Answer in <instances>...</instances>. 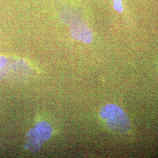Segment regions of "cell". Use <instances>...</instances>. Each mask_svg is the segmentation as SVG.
<instances>
[{"instance_id": "obj_2", "label": "cell", "mask_w": 158, "mask_h": 158, "mask_svg": "<svg viewBox=\"0 0 158 158\" xmlns=\"http://www.w3.org/2000/svg\"><path fill=\"white\" fill-rule=\"evenodd\" d=\"M64 22L70 24V32L73 39L84 43L91 42L93 40L91 32L80 19L73 16V19H64Z\"/></svg>"}, {"instance_id": "obj_5", "label": "cell", "mask_w": 158, "mask_h": 158, "mask_svg": "<svg viewBox=\"0 0 158 158\" xmlns=\"http://www.w3.org/2000/svg\"><path fill=\"white\" fill-rule=\"evenodd\" d=\"M7 69V59L6 57L0 56V81L4 79Z\"/></svg>"}, {"instance_id": "obj_7", "label": "cell", "mask_w": 158, "mask_h": 158, "mask_svg": "<svg viewBox=\"0 0 158 158\" xmlns=\"http://www.w3.org/2000/svg\"><path fill=\"white\" fill-rule=\"evenodd\" d=\"M114 2H121V0H112Z\"/></svg>"}, {"instance_id": "obj_4", "label": "cell", "mask_w": 158, "mask_h": 158, "mask_svg": "<svg viewBox=\"0 0 158 158\" xmlns=\"http://www.w3.org/2000/svg\"><path fill=\"white\" fill-rule=\"evenodd\" d=\"M34 129L42 143L48 141L52 135L51 125L45 121H40L37 123Z\"/></svg>"}, {"instance_id": "obj_6", "label": "cell", "mask_w": 158, "mask_h": 158, "mask_svg": "<svg viewBox=\"0 0 158 158\" xmlns=\"http://www.w3.org/2000/svg\"><path fill=\"white\" fill-rule=\"evenodd\" d=\"M114 8L116 10H117L118 11H121L123 10V8H122V6H121V1L115 2Z\"/></svg>"}, {"instance_id": "obj_1", "label": "cell", "mask_w": 158, "mask_h": 158, "mask_svg": "<svg viewBox=\"0 0 158 158\" xmlns=\"http://www.w3.org/2000/svg\"><path fill=\"white\" fill-rule=\"evenodd\" d=\"M100 116L108 127L116 132L124 133L131 128L130 119L126 113L115 104H107L100 110Z\"/></svg>"}, {"instance_id": "obj_3", "label": "cell", "mask_w": 158, "mask_h": 158, "mask_svg": "<svg viewBox=\"0 0 158 158\" xmlns=\"http://www.w3.org/2000/svg\"><path fill=\"white\" fill-rule=\"evenodd\" d=\"M42 142L37 135L34 128L29 130L27 134V147L32 152L39 151Z\"/></svg>"}]
</instances>
